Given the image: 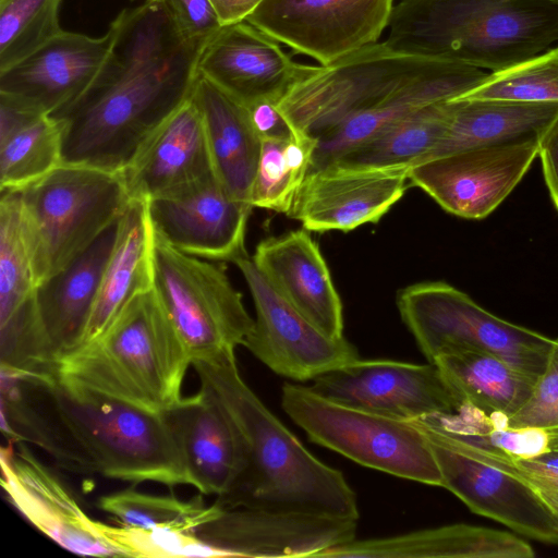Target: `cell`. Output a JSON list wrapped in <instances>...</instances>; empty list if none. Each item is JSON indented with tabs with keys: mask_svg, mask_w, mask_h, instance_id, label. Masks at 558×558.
<instances>
[{
	"mask_svg": "<svg viewBox=\"0 0 558 558\" xmlns=\"http://www.w3.org/2000/svg\"><path fill=\"white\" fill-rule=\"evenodd\" d=\"M247 109L252 123L262 140L289 138L294 134L277 104L265 100L256 102Z\"/></svg>",
	"mask_w": 558,
	"mask_h": 558,
	"instance_id": "obj_44",
	"label": "cell"
},
{
	"mask_svg": "<svg viewBox=\"0 0 558 558\" xmlns=\"http://www.w3.org/2000/svg\"><path fill=\"white\" fill-rule=\"evenodd\" d=\"M222 26L245 21L264 0H209Z\"/></svg>",
	"mask_w": 558,
	"mask_h": 558,
	"instance_id": "obj_46",
	"label": "cell"
},
{
	"mask_svg": "<svg viewBox=\"0 0 558 558\" xmlns=\"http://www.w3.org/2000/svg\"><path fill=\"white\" fill-rule=\"evenodd\" d=\"M388 28L398 51L495 72L558 44V0H401Z\"/></svg>",
	"mask_w": 558,
	"mask_h": 558,
	"instance_id": "obj_4",
	"label": "cell"
},
{
	"mask_svg": "<svg viewBox=\"0 0 558 558\" xmlns=\"http://www.w3.org/2000/svg\"><path fill=\"white\" fill-rule=\"evenodd\" d=\"M454 99L558 104V44L489 72L478 85Z\"/></svg>",
	"mask_w": 558,
	"mask_h": 558,
	"instance_id": "obj_38",
	"label": "cell"
},
{
	"mask_svg": "<svg viewBox=\"0 0 558 558\" xmlns=\"http://www.w3.org/2000/svg\"><path fill=\"white\" fill-rule=\"evenodd\" d=\"M447 60L367 45L295 84L277 104L293 132L317 140L349 117L441 69Z\"/></svg>",
	"mask_w": 558,
	"mask_h": 558,
	"instance_id": "obj_9",
	"label": "cell"
},
{
	"mask_svg": "<svg viewBox=\"0 0 558 558\" xmlns=\"http://www.w3.org/2000/svg\"><path fill=\"white\" fill-rule=\"evenodd\" d=\"M97 507L123 525L165 527L196 532L222 510L215 502L206 506L201 497L182 500L175 496L153 495L128 488L101 496Z\"/></svg>",
	"mask_w": 558,
	"mask_h": 558,
	"instance_id": "obj_35",
	"label": "cell"
},
{
	"mask_svg": "<svg viewBox=\"0 0 558 558\" xmlns=\"http://www.w3.org/2000/svg\"><path fill=\"white\" fill-rule=\"evenodd\" d=\"M449 119V100L426 106L348 150L332 162L410 169L427 159L445 135Z\"/></svg>",
	"mask_w": 558,
	"mask_h": 558,
	"instance_id": "obj_32",
	"label": "cell"
},
{
	"mask_svg": "<svg viewBox=\"0 0 558 558\" xmlns=\"http://www.w3.org/2000/svg\"><path fill=\"white\" fill-rule=\"evenodd\" d=\"M62 165L60 122L40 116L0 140V190L19 192Z\"/></svg>",
	"mask_w": 558,
	"mask_h": 558,
	"instance_id": "obj_34",
	"label": "cell"
},
{
	"mask_svg": "<svg viewBox=\"0 0 558 558\" xmlns=\"http://www.w3.org/2000/svg\"><path fill=\"white\" fill-rule=\"evenodd\" d=\"M414 422L429 442L441 487L476 514L538 542L558 544V522L531 485L461 450L424 418Z\"/></svg>",
	"mask_w": 558,
	"mask_h": 558,
	"instance_id": "obj_15",
	"label": "cell"
},
{
	"mask_svg": "<svg viewBox=\"0 0 558 558\" xmlns=\"http://www.w3.org/2000/svg\"><path fill=\"white\" fill-rule=\"evenodd\" d=\"M433 363L463 403L505 418L523 407L536 383L501 357L481 350L446 353Z\"/></svg>",
	"mask_w": 558,
	"mask_h": 558,
	"instance_id": "obj_31",
	"label": "cell"
},
{
	"mask_svg": "<svg viewBox=\"0 0 558 558\" xmlns=\"http://www.w3.org/2000/svg\"><path fill=\"white\" fill-rule=\"evenodd\" d=\"M409 170L339 162L310 170L287 215L315 232L377 222L403 196Z\"/></svg>",
	"mask_w": 558,
	"mask_h": 558,
	"instance_id": "obj_18",
	"label": "cell"
},
{
	"mask_svg": "<svg viewBox=\"0 0 558 558\" xmlns=\"http://www.w3.org/2000/svg\"><path fill=\"white\" fill-rule=\"evenodd\" d=\"M274 290L316 328L343 336V306L327 263L304 228L260 241L252 256Z\"/></svg>",
	"mask_w": 558,
	"mask_h": 558,
	"instance_id": "obj_24",
	"label": "cell"
},
{
	"mask_svg": "<svg viewBox=\"0 0 558 558\" xmlns=\"http://www.w3.org/2000/svg\"><path fill=\"white\" fill-rule=\"evenodd\" d=\"M154 288L192 363L243 345L254 319L223 263L187 255L154 232Z\"/></svg>",
	"mask_w": 558,
	"mask_h": 558,
	"instance_id": "obj_10",
	"label": "cell"
},
{
	"mask_svg": "<svg viewBox=\"0 0 558 558\" xmlns=\"http://www.w3.org/2000/svg\"><path fill=\"white\" fill-rule=\"evenodd\" d=\"M445 434V433H444ZM454 445H457L461 450L471 454L472 457L484 461L490 465H494L505 472L519 476L521 480L526 482L532 487L537 488H549L558 490V472H548V473H531L523 470H520L512 464H510L499 452L492 450H484L471 445H468L463 441L454 439L449 435L445 434Z\"/></svg>",
	"mask_w": 558,
	"mask_h": 558,
	"instance_id": "obj_43",
	"label": "cell"
},
{
	"mask_svg": "<svg viewBox=\"0 0 558 558\" xmlns=\"http://www.w3.org/2000/svg\"><path fill=\"white\" fill-rule=\"evenodd\" d=\"M533 547L512 533L457 523L383 538H356L329 548L326 558H533Z\"/></svg>",
	"mask_w": 558,
	"mask_h": 558,
	"instance_id": "obj_27",
	"label": "cell"
},
{
	"mask_svg": "<svg viewBox=\"0 0 558 558\" xmlns=\"http://www.w3.org/2000/svg\"><path fill=\"white\" fill-rule=\"evenodd\" d=\"M505 424L515 429L558 428V339H555L546 367L531 397L519 411L505 420Z\"/></svg>",
	"mask_w": 558,
	"mask_h": 558,
	"instance_id": "obj_41",
	"label": "cell"
},
{
	"mask_svg": "<svg viewBox=\"0 0 558 558\" xmlns=\"http://www.w3.org/2000/svg\"><path fill=\"white\" fill-rule=\"evenodd\" d=\"M392 9L393 0H264L245 21L328 65L378 43Z\"/></svg>",
	"mask_w": 558,
	"mask_h": 558,
	"instance_id": "obj_11",
	"label": "cell"
},
{
	"mask_svg": "<svg viewBox=\"0 0 558 558\" xmlns=\"http://www.w3.org/2000/svg\"><path fill=\"white\" fill-rule=\"evenodd\" d=\"M317 140L293 134L289 138L262 140L252 187L254 207L288 214L295 193L310 171Z\"/></svg>",
	"mask_w": 558,
	"mask_h": 558,
	"instance_id": "obj_33",
	"label": "cell"
},
{
	"mask_svg": "<svg viewBox=\"0 0 558 558\" xmlns=\"http://www.w3.org/2000/svg\"><path fill=\"white\" fill-rule=\"evenodd\" d=\"M182 452L191 486L222 497L245 469V451L233 421L204 386L161 412Z\"/></svg>",
	"mask_w": 558,
	"mask_h": 558,
	"instance_id": "obj_23",
	"label": "cell"
},
{
	"mask_svg": "<svg viewBox=\"0 0 558 558\" xmlns=\"http://www.w3.org/2000/svg\"><path fill=\"white\" fill-rule=\"evenodd\" d=\"M36 290L33 263L16 192L0 199V322L7 319Z\"/></svg>",
	"mask_w": 558,
	"mask_h": 558,
	"instance_id": "obj_37",
	"label": "cell"
},
{
	"mask_svg": "<svg viewBox=\"0 0 558 558\" xmlns=\"http://www.w3.org/2000/svg\"><path fill=\"white\" fill-rule=\"evenodd\" d=\"M542 136L463 149L410 168L409 181L458 217L481 219L495 210L538 156Z\"/></svg>",
	"mask_w": 558,
	"mask_h": 558,
	"instance_id": "obj_14",
	"label": "cell"
},
{
	"mask_svg": "<svg viewBox=\"0 0 558 558\" xmlns=\"http://www.w3.org/2000/svg\"><path fill=\"white\" fill-rule=\"evenodd\" d=\"M1 447V486L10 504L62 548L83 556L122 557L61 481L21 441Z\"/></svg>",
	"mask_w": 558,
	"mask_h": 558,
	"instance_id": "obj_19",
	"label": "cell"
},
{
	"mask_svg": "<svg viewBox=\"0 0 558 558\" xmlns=\"http://www.w3.org/2000/svg\"><path fill=\"white\" fill-rule=\"evenodd\" d=\"M449 104L447 131L425 161L463 149L543 136L558 118V104L466 99H451Z\"/></svg>",
	"mask_w": 558,
	"mask_h": 558,
	"instance_id": "obj_30",
	"label": "cell"
},
{
	"mask_svg": "<svg viewBox=\"0 0 558 558\" xmlns=\"http://www.w3.org/2000/svg\"><path fill=\"white\" fill-rule=\"evenodd\" d=\"M312 381L311 389L332 401L401 421L456 414L464 404L429 362L357 359Z\"/></svg>",
	"mask_w": 558,
	"mask_h": 558,
	"instance_id": "obj_12",
	"label": "cell"
},
{
	"mask_svg": "<svg viewBox=\"0 0 558 558\" xmlns=\"http://www.w3.org/2000/svg\"><path fill=\"white\" fill-rule=\"evenodd\" d=\"M281 407L308 439L350 460L401 478L441 486L424 432L401 421L332 401L311 387L286 384Z\"/></svg>",
	"mask_w": 558,
	"mask_h": 558,
	"instance_id": "obj_8",
	"label": "cell"
},
{
	"mask_svg": "<svg viewBox=\"0 0 558 558\" xmlns=\"http://www.w3.org/2000/svg\"><path fill=\"white\" fill-rule=\"evenodd\" d=\"M558 522V490L533 487Z\"/></svg>",
	"mask_w": 558,
	"mask_h": 558,
	"instance_id": "obj_47",
	"label": "cell"
},
{
	"mask_svg": "<svg viewBox=\"0 0 558 558\" xmlns=\"http://www.w3.org/2000/svg\"><path fill=\"white\" fill-rule=\"evenodd\" d=\"M182 36L209 41L222 27L209 0H163Z\"/></svg>",
	"mask_w": 558,
	"mask_h": 558,
	"instance_id": "obj_42",
	"label": "cell"
},
{
	"mask_svg": "<svg viewBox=\"0 0 558 558\" xmlns=\"http://www.w3.org/2000/svg\"><path fill=\"white\" fill-rule=\"evenodd\" d=\"M191 98L203 118L216 178L233 198L252 206L262 138L247 107L199 74Z\"/></svg>",
	"mask_w": 558,
	"mask_h": 558,
	"instance_id": "obj_28",
	"label": "cell"
},
{
	"mask_svg": "<svg viewBox=\"0 0 558 558\" xmlns=\"http://www.w3.org/2000/svg\"><path fill=\"white\" fill-rule=\"evenodd\" d=\"M118 232V222L35 290L37 316L52 365L83 341Z\"/></svg>",
	"mask_w": 558,
	"mask_h": 558,
	"instance_id": "obj_25",
	"label": "cell"
},
{
	"mask_svg": "<svg viewBox=\"0 0 558 558\" xmlns=\"http://www.w3.org/2000/svg\"><path fill=\"white\" fill-rule=\"evenodd\" d=\"M197 69L201 76L250 107L265 100L278 104L318 65L294 61L279 41L242 21L220 28L204 47Z\"/></svg>",
	"mask_w": 558,
	"mask_h": 558,
	"instance_id": "obj_20",
	"label": "cell"
},
{
	"mask_svg": "<svg viewBox=\"0 0 558 558\" xmlns=\"http://www.w3.org/2000/svg\"><path fill=\"white\" fill-rule=\"evenodd\" d=\"M402 322L429 363L460 350L493 353L534 378L544 372L555 339L489 313L442 282L411 284L397 296Z\"/></svg>",
	"mask_w": 558,
	"mask_h": 558,
	"instance_id": "obj_7",
	"label": "cell"
},
{
	"mask_svg": "<svg viewBox=\"0 0 558 558\" xmlns=\"http://www.w3.org/2000/svg\"><path fill=\"white\" fill-rule=\"evenodd\" d=\"M99 533L116 546L122 557L192 558L223 557L205 543L196 532L165 529L110 525L96 521Z\"/></svg>",
	"mask_w": 558,
	"mask_h": 558,
	"instance_id": "obj_40",
	"label": "cell"
},
{
	"mask_svg": "<svg viewBox=\"0 0 558 558\" xmlns=\"http://www.w3.org/2000/svg\"><path fill=\"white\" fill-rule=\"evenodd\" d=\"M484 70L449 61L438 71L393 93L376 106L355 113L317 138L310 170L331 163L413 112L454 99L478 85Z\"/></svg>",
	"mask_w": 558,
	"mask_h": 558,
	"instance_id": "obj_26",
	"label": "cell"
},
{
	"mask_svg": "<svg viewBox=\"0 0 558 558\" xmlns=\"http://www.w3.org/2000/svg\"><path fill=\"white\" fill-rule=\"evenodd\" d=\"M549 436L550 450H558V428L546 430Z\"/></svg>",
	"mask_w": 558,
	"mask_h": 558,
	"instance_id": "obj_48",
	"label": "cell"
},
{
	"mask_svg": "<svg viewBox=\"0 0 558 558\" xmlns=\"http://www.w3.org/2000/svg\"><path fill=\"white\" fill-rule=\"evenodd\" d=\"M423 418L454 439L512 458H531L550 450L546 430L508 427L505 417L488 415L466 403L456 414Z\"/></svg>",
	"mask_w": 558,
	"mask_h": 558,
	"instance_id": "obj_36",
	"label": "cell"
},
{
	"mask_svg": "<svg viewBox=\"0 0 558 558\" xmlns=\"http://www.w3.org/2000/svg\"><path fill=\"white\" fill-rule=\"evenodd\" d=\"M207 43L147 64L113 68L106 63L78 100L50 114L61 125L62 163L122 173L190 98Z\"/></svg>",
	"mask_w": 558,
	"mask_h": 558,
	"instance_id": "obj_3",
	"label": "cell"
},
{
	"mask_svg": "<svg viewBox=\"0 0 558 558\" xmlns=\"http://www.w3.org/2000/svg\"><path fill=\"white\" fill-rule=\"evenodd\" d=\"M63 0H0V72L32 54L63 29Z\"/></svg>",
	"mask_w": 558,
	"mask_h": 558,
	"instance_id": "obj_39",
	"label": "cell"
},
{
	"mask_svg": "<svg viewBox=\"0 0 558 558\" xmlns=\"http://www.w3.org/2000/svg\"><path fill=\"white\" fill-rule=\"evenodd\" d=\"M154 232L175 250L218 263L247 255L252 206L233 198L215 177L178 195L147 201Z\"/></svg>",
	"mask_w": 558,
	"mask_h": 558,
	"instance_id": "obj_21",
	"label": "cell"
},
{
	"mask_svg": "<svg viewBox=\"0 0 558 558\" xmlns=\"http://www.w3.org/2000/svg\"><path fill=\"white\" fill-rule=\"evenodd\" d=\"M151 287L154 229L147 201L131 199L118 221L116 242L81 345L97 338L134 295Z\"/></svg>",
	"mask_w": 558,
	"mask_h": 558,
	"instance_id": "obj_29",
	"label": "cell"
},
{
	"mask_svg": "<svg viewBox=\"0 0 558 558\" xmlns=\"http://www.w3.org/2000/svg\"><path fill=\"white\" fill-rule=\"evenodd\" d=\"M233 264L245 279L256 314L243 345L274 373L306 381L360 359L344 337L325 335L280 296L252 257Z\"/></svg>",
	"mask_w": 558,
	"mask_h": 558,
	"instance_id": "obj_13",
	"label": "cell"
},
{
	"mask_svg": "<svg viewBox=\"0 0 558 558\" xmlns=\"http://www.w3.org/2000/svg\"><path fill=\"white\" fill-rule=\"evenodd\" d=\"M357 519L254 507L222 508L197 535L223 557H313L355 539Z\"/></svg>",
	"mask_w": 558,
	"mask_h": 558,
	"instance_id": "obj_16",
	"label": "cell"
},
{
	"mask_svg": "<svg viewBox=\"0 0 558 558\" xmlns=\"http://www.w3.org/2000/svg\"><path fill=\"white\" fill-rule=\"evenodd\" d=\"M538 155L547 187L558 209V118L542 136Z\"/></svg>",
	"mask_w": 558,
	"mask_h": 558,
	"instance_id": "obj_45",
	"label": "cell"
},
{
	"mask_svg": "<svg viewBox=\"0 0 558 558\" xmlns=\"http://www.w3.org/2000/svg\"><path fill=\"white\" fill-rule=\"evenodd\" d=\"M16 193L36 288L117 223L131 201L122 173L63 163Z\"/></svg>",
	"mask_w": 558,
	"mask_h": 558,
	"instance_id": "obj_6",
	"label": "cell"
},
{
	"mask_svg": "<svg viewBox=\"0 0 558 558\" xmlns=\"http://www.w3.org/2000/svg\"><path fill=\"white\" fill-rule=\"evenodd\" d=\"M131 199L181 194L216 177L201 111L186 99L122 172Z\"/></svg>",
	"mask_w": 558,
	"mask_h": 558,
	"instance_id": "obj_22",
	"label": "cell"
},
{
	"mask_svg": "<svg viewBox=\"0 0 558 558\" xmlns=\"http://www.w3.org/2000/svg\"><path fill=\"white\" fill-rule=\"evenodd\" d=\"M117 34L114 20L100 37L62 31L0 72V96L40 114L50 116L68 108L101 73Z\"/></svg>",
	"mask_w": 558,
	"mask_h": 558,
	"instance_id": "obj_17",
	"label": "cell"
},
{
	"mask_svg": "<svg viewBox=\"0 0 558 558\" xmlns=\"http://www.w3.org/2000/svg\"><path fill=\"white\" fill-rule=\"evenodd\" d=\"M48 400L52 427L32 442L71 471L130 483L191 485L179 445L161 413L50 371L25 377Z\"/></svg>",
	"mask_w": 558,
	"mask_h": 558,
	"instance_id": "obj_2",
	"label": "cell"
},
{
	"mask_svg": "<svg viewBox=\"0 0 558 558\" xmlns=\"http://www.w3.org/2000/svg\"><path fill=\"white\" fill-rule=\"evenodd\" d=\"M236 426L245 469L222 508L254 507L359 519L356 495L341 471L314 457L242 379L235 351L192 363Z\"/></svg>",
	"mask_w": 558,
	"mask_h": 558,
	"instance_id": "obj_1",
	"label": "cell"
},
{
	"mask_svg": "<svg viewBox=\"0 0 558 558\" xmlns=\"http://www.w3.org/2000/svg\"><path fill=\"white\" fill-rule=\"evenodd\" d=\"M191 354L154 287L134 295L94 340L52 371L92 389L161 413L182 398Z\"/></svg>",
	"mask_w": 558,
	"mask_h": 558,
	"instance_id": "obj_5",
	"label": "cell"
}]
</instances>
